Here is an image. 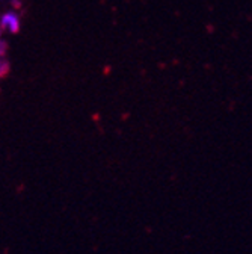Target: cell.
Returning a JSON list of instances; mask_svg holds the SVG:
<instances>
[{
  "instance_id": "obj_1",
  "label": "cell",
  "mask_w": 252,
  "mask_h": 254,
  "mask_svg": "<svg viewBox=\"0 0 252 254\" xmlns=\"http://www.w3.org/2000/svg\"><path fill=\"white\" fill-rule=\"evenodd\" d=\"M21 27V18L15 11H8L0 17V30L8 34H17Z\"/></svg>"
},
{
  "instance_id": "obj_3",
  "label": "cell",
  "mask_w": 252,
  "mask_h": 254,
  "mask_svg": "<svg viewBox=\"0 0 252 254\" xmlns=\"http://www.w3.org/2000/svg\"><path fill=\"white\" fill-rule=\"evenodd\" d=\"M3 47H5V44H3V43H0V55L5 53V49H3Z\"/></svg>"
},
{
  "instance_id": "obj_2",
  "label": "cell",
  "mask_w": 252,
  "mask_h": 254,
  "mask_svg": "<svg viewBox=\"0 0 252 254\" xmlns=\"http://www.w3.org/2000/svg\"><path fill=\"white\" fill-rule=\"evenodd\" d=\"M6 68H8V64L5 61L0 62V74H3V71H6Z\"/></svg>"
}]
</instances>
